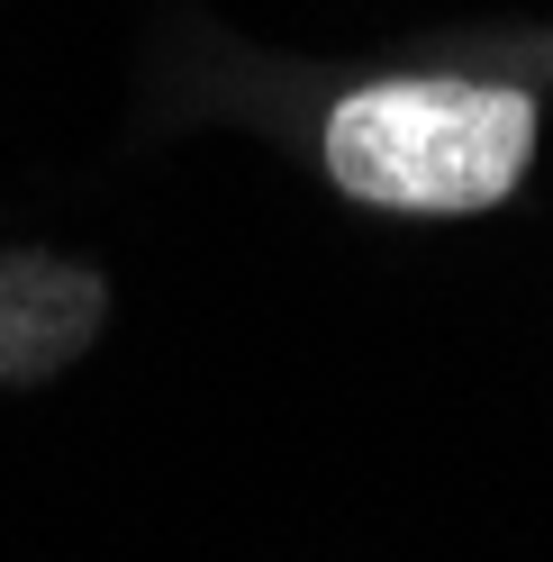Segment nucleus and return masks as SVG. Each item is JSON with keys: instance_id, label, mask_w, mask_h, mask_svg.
I'll use <instances>...</instances> for the list:
<instances>
[{"instance_id": "f257e3e1", "label": "nucleus", "mask_w": 553, "mask_h": 562, "mask_svg": "<svg viewBox=\"0 0 553 562\" xmlns=\"http://www.w3.org/2000/svg\"><path fill=\"white\" fill-rule=\"evenodd\" d=\"M535 146V100L499 82H372L336 100L327 172L382 209H490Z\"/></svg>"}]
</instances>
